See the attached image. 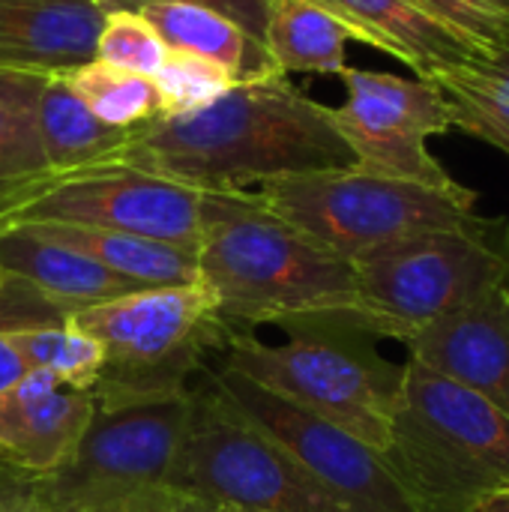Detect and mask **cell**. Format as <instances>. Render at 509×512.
<instances>
[{
	"label": "cell",
	"instance_id": "cell-1",
	"mask_svg": "<svg viewBox=\"0 0 509 512\" xmlns=\"http://www.w3.org/2000/svg\"><path fill=\"white\" fill-rule=\"evenodd\" d=\"M114 162L219 195L357 165L330 120V105L315 102L285 75L237 81L189 114H159L126 135Z\"/></svg>",
	"mask_w": 509,
	"mask_h": 512
},
{
	"label": "cell",
	"instance_id": "cell-2",
	"mask_svg": "<svg viewBox=\"0 0 509 512\" xmlns=\"http://www.w3.org/2000/svg\"><path fill=\"white\" fill-rule=\"evenodd\" d=\"M198 285L228 333L258 324L354 330V264L315 246L246 192H207Z\"/></svg>",
	"mask_w": 509,
	"mask_h": 512
},
{
	"label": "cell",
	"instance_id": "cell-3",
	"mask_svg": "<svg viewBox=\"0 0 509 512\" xmlns=\"http://www.w3.org/2000/svg\"><path fill=\"white\" fill-rule=\"evenodd\" d=\"M384 459L420 512H471L509 489V420L408 360Z\"/></svg>",
	"mask_w": 509,
	"mask_h": 512
},
{
	"label": "cell",
	"instance_id": "cell-4",
	"mask_svg": "<svg viewBox=\"0 0 509 512\" xmlns=\"http://www.w3.org/2000/svg\"><path fill=\"white\" fill-rule=\"evenodd\" d=\"M354 264L360 336L408 342L432 321L509 285V219L426 231L378 246Z\"/></svg>",
	"mask_w": 509,
	"mask_h": 512
},
{
	"label": "cell",
	"instance_id": "cell-5",
	"mask_svg": "<svg viewBox=\"0 0 509 512\" xmlns=\"http://www.w3.org/2000/svg\"><path fill=\"white\" fill-rule=\"evenodd\" d=\"M246 195L345 261L414 234L465 228L480 219L477 192L462 183L438 189L357 165L279 177Z\"/></svg>",
	"mask_w": 509,
	"mask_h": 512
},
{
	"label": "cell",
	"instance_id": "cell-6",
	"mask_svg": "<svg viewBox=\"0 0 509 512\" xmlns=\"http://www.w3.org/2000/svg\"><path fill=\"white\" fill-rule=\"evenodd\" d=\"M297 330V336L276 345L228 333L222 366L384 453L399 405L402 366L378 357L372 345L360 342V333L339 327Z\"/></svg>",
	"mask_w": 509,
	"mask_h": 512
},
{
	"label": "cell",
	"instance_id": "cell-7",
	"mask_svg": "<svg viewBox=\"0 0 509 512\" xmlns=\"http://www.w3.org/2000/svg\"><path fill=\"white\" fill-rule=\"evenodd\" d=\"M165 489L240 512H345L267 432L237 414L207 381L192 387L189 423Z\"/></svg>",
	"mask_w": 509,
	"mask_h": 512
},
{
	"label": "cell",
	"instance_id": "cell-8",
	"mask_svg": "<svg viewBox=\"0 0 509 512\" xmlns=\"http://www.w3.org/2000/svg\"><path fill=\"white\" fill-rule=\"evenodd\" d=\"M69 324L105 351L96 402L189 393L186 375L198 366L201 348L225 333L198 282L138 288L69 315Z\"/></svg>",
	"mask_w": 509,
	"mask_h": 512
},
{
	"label": "cell",
	"instance_id": "cell-9",
	"mask_svg": "<svg viewBox=\"0 0 509 512\" xmlns=\"http://www.w3.org/2000/svg\"><path fill=\"white\" fill-rule=\"evenodd\" d=\"M189 411L192 390L96 402L72 456L57 471L24 480L45 512H108L159 492L174 468Z\"/></svg>",
	"mask_w": 509,
	"mask_h": 512
},
{
	"label": "cell",
	"instance_id": "cell-10",
	"mask_svg": "<svg viewBox=\"0 0 509 512\" xmlns=\"http://www.w3.org/2000/svg\"><path fill=\"white\" fill-rule=\"evenodd\" d=\"M207 192L108 162L69 174H45L0 201V228L57 222L138 234L198 252Z\"/></svg>",
	"mask_w": 509,
	"mask_h": 512
},
{
	"label": "cell",
	"instance_id": "cell-11",
	"mask_svg": "<svg viewBox=\"0 0 509 512\" xmlns=\"http://www.w3.org/2000/svg\"><path fill=\"white\" fill-rule=\"evenodd\" d=\"M339 78L345 102L330 108V120L357 168L438 189L459 183L429 150L432 135L453 129L450 105L432 81L360 66H345Z\"/></svg>",
	"mask_w": 509,
	"mask_h": 512
},
{
	"label": "cell",
	"instance_id": "cell-12",
	"mask_svg": "<svg viewBox=\"0 0 509 512\" xmlns=\"http://www.w3.org/2000/svg\"><path fill=\"white\" fill-rule=\"evenodd\" d=\"M210 384L237 414L282 444L345 512H420L375 447L282 402L234 369H216Z\"/></svg>",
	"mask_w": 509,
	"mask_h": 512
},
{
	"label": "cell",
	"instance_id": "cell-13",
	"mask_svg": "<svg viewBox=\"0 0 509 512\" xmlns=\"http://www.w3.org/2000/svg\"><path fill=\"white\" fill-rule=\"evenodd\" d=\"M405 348L414 363L477 393L509 420V285L417 330Z\"/></svg>",
	"mask_w": 509,
	"mask_h": 512
},
{
	"label": "cell",
	"instance_id": "cell-14",
	"mask_svg": "<svg viewBox=\"0 0 509 512\" xmlns=\"http://www.w3.org/2000/svg\"><path fill=\"white\" fill-rule=\"evenodd\" d=\"M93 411V390L27 372L0 393V468L27 480L57 471L78 447Z\"/></svg>",
	"mask_w": 509,
	"mask_h": 512
},
{
	"label": "cell",
	"instance_id": "cell-15",
	"mask_svg": "<svg viewBox=\"0 0 509 512\" xmlns=\"http://www.w3.org/2000/svg\"><path fill=\"white\" fill-rule=\"evenodd\" d=\"M96 0H0V69L69 72L93 60Z\"/></svg>",
	"mask_w": 509,
	"mask_h": 512
},
{
	"label": "cell",
	"instance_id": "cell-16",
	"mask_svg": "<svg viewBox=\"0 0 509 512\" xmlns=\"http://www.w3.org/2000/svg\"><path fill=\"white\" fill-rule=\"evenodd\" d=\"M0 276L24 282L66 318L141 288L30 225L0 228Z\"/></svg>",
	"mask_w": 509,
	"mask_h": 512
},
{
	"label": "cell",
	"instance_id": "cell-17",
	"mask_svg": "<svg viewBox=\"0 0 509 512\" xmlns=\"http://www.w3.org/2000/svg\"><path fill=\"white\" fill-rule=\"evenodd\" d=\"M351 30L354 39L411 66L417 78L435 81L441 72L480 57L468 42L438 24L414 0H321Z\"/></svg>",
	"mask_w": 509,
	"mask_h": 512
},
{
	"label": "cell",
	"instance_id": "cell-18",
	"mask_svg": "<svg viewBox=\"0 0 509 512\" xmlns=\"http://www.w3.org/2000/svg\"><path fill=\"white\" fill-rule=\"evenodd\" d=\"M48 240H57L90 261L102 264L120 279H129L141 288L162 285H195L198 282V252L138 234L84 228V225H57V222H24Z\"/></svg>",
	"mask_w": 509,
	"mask_h": 512
},
{
	"label": "cell",
	"instance_id": "cell-19",
	"mask_svg": "<svg viewBox=\"0 0 509 512\" xmlns=\"http://www.w3.org/2000/svg\"><path fill=\"white\" fill-rule=\"evenodd\" d=\"M141 12L168 51H186L219 63L234 75V81H252L264 75H279L267 57L264 42L249 36L240 24L216 9L195 3H144Z\"/></svg>",
	"mask_w": 509,
	"mask_h": 512
},
{
	"label": "cell",
	"instance_id": "cell-20",
	"mask_svg": "<svg viewBox=\"0 0 509 512\" xmlns=\"http://www.w3.org/2000/svg\"><path fill=\"white\" fill-rule=\"evenodd\" d=\"M36 132L48 174H69L114 162L126 129L99 123L69 87L63 72H45L36 102Z\"/></svg>",
	"mask_w": 509,
	"mask_h": 512
},
{
	"label": "cell",
	"instance_id": "cell-21",
	"mask_svg": "<svg viewBox=\"0 0 509 512\" xmlns=\"http://www.w3.org/2000/svg\"><path fill=\"white\" fill-rule=\"evenodd\" d=\"M264 48L279 75H342L354 30L321 0H273Z\"/></svg>",
	"mask_w": 509,
	"mask_h": 512
},
{
	"label": "cell",
	"instance_id": "cell-22",
	"mask_svg": "<svg viewBox=\"0 0 509 512\" xmlns=\"http://www.w3.org/2000/svg\"><path fill=\"white\" fill-rule=\"evenodd\" d=\"M432 84L450 105L453 129L509 156V39L489 57L441 72Z\"/></svg>",
	"mask_w": 509,
	"mask_h": 512
},
{
	"label": "cell",
	"instance_id": "cell-23",
	"mask_svg": "<svg viewBox=\"0 0 509 512\" xmlns=\"http://www.w3.org/2000/svg\"><path fill=\"white\" fill-rule=\"evenodd\" d=\"M42 78L45 72L0 69V201L48 174L36 132Z\"/></svg>",
	"mask_w": 509,
	"mask_h": 512
},
{
	"label": "cell",
	"instance_id": "cell-24",
	"mask_svg": "<svg viewBox=\"0 0 509 512\" xmlns=\"http://www.w3.org/2000/svg\"><path fill=\"white\" fill-rule=\"evenodd\" d=\"M63 75L78 99L90 108V114L111 129L132 132L162 114L153 78L105 66L99 60H87Z\"/></svg>",
	"mask_w": 509,
	"mask_h": 512
},
{
	"label": "cell",
	"instance_id": "cell-25",
	"mask_svg": "<svg viewBox=\"0 0 509 512\" xmlns=\"http://www.w3.org/2000/svg\"><path fill=\"white\" fill-rule=\"evenodd\" d=\"M9 345L21 354L30 372H48L69 387L93 390L105 369V351L75 330L69 321L63 324H39V327H18L0 330Z\"/></svg>",
	"mask_w": 509,
	"mask_h": 512
},
{
	"label": "cell",
	"instance_id": "cell-26",
	"mask_svg": "<svg viewBox=\"0 0 509 512\" xmlns=\"http://www.w3.org/2000/svg\"><path fill=\"white\" fill-rule=\"evenodd\" d=\"M168 57L165 42L153 30V24L135 9H111L96 33L93 60L126 69L144 78H153Z\"/></svg>",
	"mask_w": 509,
	"mask_h": 512
},
{
	"label": "cell",
	"instance_id": "cell-27",
	"mask_svg": "<svg viewBox=\"0 0 509 512\" xmlns=\"http://www.w3.org/2000/svg\"><path fill=\"white\" fill-rule=\"evenodd\" d=\"M153 84L159 90L162 114H189L216 102L237 81L213 60L186 51H168L162 69L153 75Z\"/></svg>",
	"mask_w": 509,
	"mask_h": 512
},
{
	"label": "cell",
	"instance_id": "cell-28",
	"mask_svg": "<svg viewBox=\"0 0 509 512\" xmlns=\"http://www.w3.org/2000/svg\"><path fill=\"white\" fill-rule=\"evenodd\" d=\"M438 24L489 57L509 39V0H414Z\"/></svg>",
	"mask_w": 509,
	"mask_h": 512
},
{
	"label": "cell",
	"instance_id": "cell-29",
	"mask_svg": "<svg viewBox=\"0 0 509 512\" xmlns=\"http://www.w3.org/2000/svg\"><path fill=\"white\" fill-rule=\"evenodd\" d=\"M144 3H195V6H207L222 12L225 18H231L234 24H240L249 36H255L258 42L264 39V27H267V12L273 0H105V9H138Z\"/></svg>",
	"mask_w": 509,
	"mask_h": 512
},
{
	"label": "cell",
	"instance_id": "cell-30",
	"mask_svg": "<svg viewBox=\"0 0 509 512\" xmlns=\"http://www.w3.org/2000/svg\"><path fill=\"white\" fill-rule=\"evenodd\" d=\"M108 512H204V504H195L171 489H159V492H150V495H141L129 504H120Z\"/></svg>",
	"mask_w": 509,
	"mask_h": 512
},
{
	"label": "cell",
	"instance_id": "cell-31",
	"mask_svg": "<svg viewBox=\"0 0 509 512\" xmlns=\"http://www.w3.org/2000/svg\"><path fill=\"white\" fill-rule=\"evenodd\" d=\"M0 512H45V507L24 477L9 474V480L0 486Z\"/></svg>",
	"mask_w": 509,
	"mask_h": 512
},
{
	"label": "cell",
	"instance_id": "cell-32",
	"mask_svg": "<svg viewBox=\"0 0 509 512\" xmlns=\"http://www.w3.org/2000/svg\"><path fill=\"white\" fill-rule=\"evenodd\" d=\"M30 369L24 366V360H21V354L9 345V339L0 333V393L3 390H9L18 378H24Z\"/></svg>",
	"mask_w": 509,
	"mask_h": 512
},
{
	"label": "cell",
	"instance_id": "cell-33",
	"mask_svg": "<svg viewBox=\"0 0 509 512\" xmlns=\"http://www.w3.org/2000/svg\"><path fill=\"white\" fill-rule=\"evenodd\" d=\"M471 512H509V489L507 492H498V495H489L486 501H480Z\"/></svg>",
	"mask_w": 509,
	"mask_h": 512
},
{
	"label": "cell",
	"instance_id": "cell-34",
	"mask_svg": "<svg viewBox=\"0 0 509 512\" xmlns=\"http://www.w3.org/2000/svg\"><path fill=\"white\" fill-rule=\"evenodd\" d=\"M204 512H240V510H231V507H204Z\"/></svg>",
	"mask_w": 509,
	"mask_h": 512
},
{
	"label": "cell",
	"instance_id": "cell-35",
	"mask_svg": "<svg viewBox=\"0 0 509 512\" xmlns=\"http://www.w3.org/2000/svg\"><path fill=\"white\" fill-rule=\"evenodd\" d=\"M96 3H99V6H102V9H105V0H96ZM105 12H108V9H105Z\"/></svg>",
	"mask_w": 509,
	"mask_h": 512
}]
</instances>
